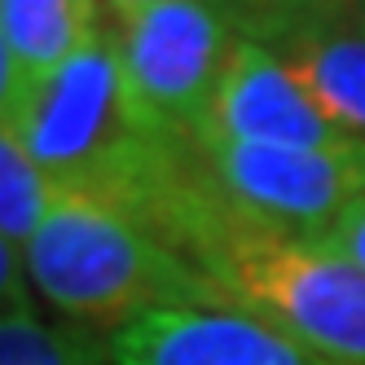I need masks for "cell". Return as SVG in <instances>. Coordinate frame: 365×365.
I'll use <instances>...</instances> for the list:
<instances>
[{
  "mask_svg": "<svg viewBox=\"0 0 365 365\" xmlns=\"http://www.w3.org/2000/svg\"><path fill=\"white\" fill-rule=\"evenodd\" d=\"M145 233L194 264L229 308L330 361L365 365V273L326 238L242 212L207 172L202 150L154 207Z\"/></svg>",
  "mask_w": 365,
  "mask_h": 365,
  "instance_id": "obj_1",
  "label": "cell"
},
{
  "mask_svg": "<svg viewBox=\"0 0 365 365\" xmlns=\"http://www.w3.org/2000/svg\"><path fill=\"white\" fill-rule=\"evenodd\" d=\"M14 128L58 190L88 194L141 229L198 154L194 137L141 101L110 31L66 66L27 80Z\"/></svg>",
  "mask_w": 365,
  "mask_h": 365,
  "instance_id": "obj_2",
  "label": "cell"
},
{
  "mask_svg": "<svg viewBox=\"0 0 365 365\" xmlns=\"http://www.w3.org/2000/svg\"><path fill=\"white\" fill-rule=\"evenodd\" d=\"M22 269L62 322L110 334L168 308H229L168 242L75 190H58L48 216L22 247Z\"/></svg>",
  "mask_w": 365,
  "mask_h": 365,
  "instance_id": "obj_3",
  "label": "cell"
},
{
  "mask_svg": "<svg viewBox=\"0 0 365 365\" xmlns=\"http://www.w3.org/2000/svg\"><path fill=\"white\" fill-rule=\"evenodd\" d=\"M110 40L141 101L176 133L198 137L238 44L229 18L212 0H159L110 14Z\"/></svg>",
  "mask_w": 365,
  "mask_h": 365,
  "instance_id": "obj_4",
  "label": "cell"
},
{
  "mask_svg": "<svg viewBox=\"0 0 365 365\" xmlns=\"http://www.w3.org/2000/svg\"><path fill=\"white\" fill-rule=\"evenodd\" d=\"M207 172L242 212L295 233H322L365 194V141L334 150H277L225 137H194Z\"/></svg>",
  "mask_w": 365,
  "mask_h": 365,
  "instance_id": "obj_5",
  "label": "cell"
},
{
  "mask_svg": "<svg viewBox=\"0 0 365 365\" xmlns=\"http://www.w3.org/2000/svg\"><path fill=\"white\" fill-rule=\"evenodd\" d=\"M198 137H225L277 150H334L356 141L312 101V93L295 80V71L277 53L242 36L229 53L212 115H207Z\"/></svg>",
  "mask_w": 365,
  "mask_h": 365,
  "instance_id": "obj_6",
  "label": "cell"
},
{
  "mask_svg": "<svg viewBox=\"0 0 365 365\" xmlns=\"http://www.w3.org/2000/svg\"><path fill=\"white\" fill-rule=\"evenodd\" d=\"M110 365H344L242 308H168L110 334Z\"/></svg>",
  "mask_w": 365,
  "mask_h": 365,
  "instance_id": "obj_7",
  "label": "cell"
},
{
  "mask_svg": "<svg viewBox=\"0 0 365 365\" xmlns=\"http://www.w3.org/2000/svg\"><path fill=\"white\" fill-rule=\"evenodd\" d=\"M312 101L352 137H365V14L361 0H344L273 44Z\"/></svg>",
  "mask_w": 365,
  "mask_h": 365,
  "instance_id": "obj_8",
  "label": "cell"
},
{
  "mask_svg": "<svg viewBox=\"0 0 365 365\" xmlns=\"http://www.w3.org/2000/svg\"><path fill=\"white\" fill-rule=\"evenodd\" d=\"M106 14L101 0H0V36L27 80H40L106 36Z\"/></svg>",
  "mask_w": 365,
  "mask_h": 365,
  "instance_id": "obj_9",
  "label": "cell"
},
{
  "mask_svg": "<svg viewBox=\"0 0 365 365\" xmlns=\"http://www.w3.org/2000/svg\"><path fill=\"white\" fill-rule=\"evenodd\" d=\"M0 365H110V339L18 308L0 312Z\"/></svg>",
  "mask_w": 365,
  "mask_h": 365,
  "instance_id": "obj_10",
  "label": "cell"
},
{
  "mask_svg": "<svg viewBox=\"0 0 365 365\" xmlns=\"http://www.w3.org/2000/svg\"><path fill=\"white\" fill-rule=\"evenodd\" d=\"M58 198V180L48 176L14 123H0V238L27 247L48 207Z\"/></svg>",
  "mask_w": 365,
  "mask_h": 365,
  "instance_id": "obj_11",
  "label": "cell"
},
{
  "mask_svg": "<svg viewBox=\"0 0 365 365\" xmlns=\"http://www.w3.org/2000/svg\"><path fill=\"white\" fill-rule=\"evenodd\" d=\"M322 238H326L339 255H344L348 264H356V269L365 273V194L339 212V220L322 233Z\"/></svg>",
  "mask_w": 365,
  "mask_h": 365,
  "instance_id": "obj_12",
  "label": "cell"
},
{
  "mask_svg": "<svg viewBox=\"0 0 365 365\" xmlns=\"http://www.w3.org/2000/svg\"><path fill=\"white\" fill-rule=\"evenodd\" d=\"M18 308H36L31 282H27V269H22V247L0 238V312H18Z\"/></svg>",
  "mask_w": 365,
  "mask_h": 365,
  "instance_id": "obj_13",
  "label": "cell"
},
{
  "mask_svg": "<svg viewBox=\"0 0 365 365\" xmlns=\"http://www.w3.org/2000/svg\"><path fill=\"white\" fill-rule=\"evenodd\" d=\"M22 88H27V71L18 66L9 40L0 36V123H14L18 101H22Z\"/></svg>",
  "mask_w": 365,
  "mask_h": 365,
  "instance_id": "obj_14",
  "label": "cell"
},
{
  "mask_svg": "<svg viewBox=\"0 0 365 365\" xmlns=\"http://www.w3.org/2000/svg\"><path fill=\"white\" fill-rule=\"evenodd\" d=\"M110 14H128V9H145V5H159V0H101Z\"/></svg>",
  "mask_w": 365,
  "mask_h": 365,
  "instance_id": "obj_15",
  "label": "cell"
},
{
  "mask_svg": "<svg viewBox=\"0 0 365 365\" xmlns=\"http://www.w3.org/2000/svg\"><path fill=\"white\" fill-rule=\"evenodd\" d=\"M361 14H365V0H361Z\"/></svg>",
  "mask_w": 365,
  "mask_h": 365,
  "instance_id": "obj_16",
  "label": "cell"
}]
</instances>
